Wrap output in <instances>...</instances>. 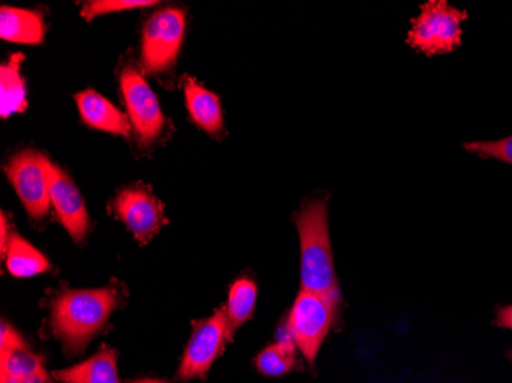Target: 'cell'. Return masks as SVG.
I'll return each mask as SVG.
<instances>
[{
	"label": "cell",
	"instance_id": "6da1fadb",
	"mask_svg": "<svg viewBox=\"0 0 512 383\" xmlns=\"http://www.w3.org/2000/svg\"><path fill=\"white\" fill-rule=\"evenodd\" d=\"M119 305L114 287L63 290L51 308V327L68 353L77 354L105 327Z\"/></svg>",
	"mask_w": 512,
	"mask_h": 383
},
{
	"label": "cell",
	"instance_id": "7a4b0ae2",
	"mask_svg": "<svg viewBox=\"0 0 512 383\" xmlns=\"http://www.w3.org/2000/svg\"><path fill=\"white\" fill-rule=\"evenodd\" d=\"M293 220L301 241V290L339 296L327 201L322 198L310 200Z\"/></svg>",
	"mask_w": 512,
	"mask_h": 383
},
{
	"label": "cell",
	"instance_id": "3957f363",
	"mask_svg": "<svg viewBox=\"0 0 512 383\" xmlns=\"http://www.w3.org/2000/svg\"><path fill=\"white\" fill-rule=\"evenodd\" d=\"M467 11L457 10L444 0L421 5V14L411 19L407 43L425 56L450 54L462 43V22Z\"/></svg>",
	"mask_w": 512,
	"mask_h": 383
},
{
	"label": "cell",
	"instance_id": "277c9868",
	"mask_svg": "<svg viewBox=\"0 0 512 383\" xmlns=\"http://www.w3.org/2000/svg\"><path fill=\"white\" fill-rule=\"evenodd\" d=\"M339 299V296L301 290L290 310L287 331L310 364L315 362L325 336L335 324Z\"/></svg>",
	"mask_w": 512,
	"mask_h": 383
},
{
	"label": "cell",
	"instance_id": "5b68a950",
	"mask_svg": "<svg viewBox=\"0 0 512 383\" xmlns=\"http://www.w3.org/2000/svg\"><path fill=\"white\" fill-rule=\"evenodd\" d=\"M184 30L186 17L180 8H165L149 17L142 40V65L146 73H166L174 68Z\"/></svg>",
	"mask_w": 512,
	"mask_h": 383
},
{
	"label": "cell",
	"instance_id": "8992f818",
	"mask_svg": "<svg viewBox=\"0 0 512 383\" xmlns=\"http://www.w3.org/2000/svg\"><path fill=\"white\" fill-rule=\"evenodd\" d=\"M48 158L36 151L13 155L5 171L17 197L34 220H42L50 210V175Z\"/></svg>",
	"mask_w": 512,
	"mask_h": 383
},
{
	"label": "cell",
	"instance_id": "52a82bcc",
	"mask_svg": "<svg viewBox=\"0 0 512 383\" xmlns=\"http://www.w3.org/2000/svg\"><path fill=\"white\" fill-rule=\"evenodd\" d=\"M232 333L234 330L230 327L224 308L215 311L211 318L195 322L188 347L181 359L178 377L181 380H191L194 377L206 376L232 338Z\"/></svg>",
	"mask_w": 512,
	"mask_h": 383
},
{
	"label": "cell",
	"instance_id": "ba28073f",
	"mask_svg": "<svg viewBox=\"0 0 512 383\" xmlns=\"http://www.w3.org/2000/svg\"><path fill=\"white\" fill-rule=\"evenodd\" d=\"M120 88L135 134L145 145L157 140L165 129L166 118L145 77L138 69L128 66L120 74Z\"/></svg>",
	"mask_w": 512,
	"mask_h": 383
},
{
	"label": "cell",
	"instance_id": "9c48e42d",
	"mask_svg": "<svg viewBox=\"0 0 512 383\" xmlns=\"http://www.w3.org/2000/svg\"><path fill=\"white\" fill-rule=\"evenodd\" d=\"M117 217L131 230L137 241L145 244L165 223V212L160 201L145 186L122 190L114 201Z\"/></svg>",
	"mask_w": 512,
	"mask_h": 383
},
{
	"label": "cell",
	"instance_id": "30bf717a",
	"mask_svg": "<svg viewBox=\"0 0 512 383\" xmlns=\"http://www.w3.org/2000/svg\"><path fill=\"white\" fill-rule=\"evenodd\" d=\"M50 175L51 206L56 210L62 226L68 230L74 241L85 238L89 229V215L79 189L68 174L56 164L48 161Z\"/></svg>",
	"mask_w": 512,
	"mask_h": 383
},
{
	"label": "cell",
	"instance_id": "8fae6325",
	"mask_svg": "<svg viewBox=\"0 0 512 383\" xmlns=\"http://www.w3.org/2000/svg\"><path fill=\"white\" fill-rule=\"evenodd\" d=\"M76 102L80 117L92 129L123 135V137H129L131 134L132 125L128 115L120 111L117 106L112 105L99 92L92 91V89L79 92L76 95Z\"/></svg>",
	"mask_w": 512,
	"mask_h": 383
},
{
	"label": "cell",
	"instance_id": "7c38bea8",
	"mask_svg": "<svg viewBox=\"0 0 512 383\" xmlns=\"http://www.w3.org/2000/svg\"><path fill=\"white\" fill-rule=\"evenodd\" d=\"M186 106L195 125L207 134L218 135L223 131V109L218 95L188 77L184 82Z\"/></svg>",
	"mask_w": 512,
	"mask_h": 383
},
{
	"label": "cell",
	"instance_id": "4fadbf2b",
	"mask_svg": "<svg viewBox=\"0 0 512 383\" xmlns=\"http://www.w3.org/2000/svg\"><path fill=\"white\" fill-rule=\"evenodd\" d=\"M62 383H120L117 373V353L111 347H102L88 361L54 373Z\"/></svg>",
	"mask_w": 512,
	"mask_h": 383
},
{
	"label": "cell",
	"instance_id": "5bb4252c",
	"mask_svg": "<svg viewBox=\"0 0 512 383\" xmlns=\"http://www.w3.org/2000/svg\"><path fill=\"white\" fill-rule=\"evenodd\" d=\"M0 37L8 42L39 45L45 39V22L42 14L22 8L2 7Z\"/></svg>",
	"mask_w": 512,
	"mask_h": 383
},
{
	"label": "cell",
	"instance_id": "9a60e30c",
	"mask_svg": "<svg viewBox=\"0 0 512 383\" xmlns=\"http://www.w3.org/2000/svg\"><path fill=\"white\" fill-rule=\"evenodd\" d=\"M22 54H14L7 63L0 66V114L11 117L27 109V85L20 74Z\"/></svg>",
	"mask_w": 512,
	"mask_h": 383
},
{
	"label": "cell",
	"instance_id": "2e32d148",
	"mask_svg": "<svg viewBox=\"0 0 512 383\" xmlns=\"http://www.w3.org/2000/svg\"><path fill=\"white\" fill-rule=\"evenodd\" d=\"M7 262V269L16 278H31L50 270V262L33 244L22 236L11 233L7 249L2 253Z\"/></svg>",
	"mask_w": 512,
	"mask_h": 383
},
{
	"label": "cell",
	"instance_id": "e0dca14e",
	"mask_svg": "<svg viewBox=\"0 0 512 383\" xmlns=\"http://www.w3.org/2000/svg\"><path fill=\"white\" fill-rule=\"evenodd\" d=\"M256 368L264 376H284L296 365V345L287 328L275 344L264 348L255 359Z\"/></svg>",
	"mask_w": 512,
	"mask_h": 383
},
{
	"label": "cell",
	"instance_id": "ac0fdd59",
	"mask_svg": "<svg viewBox=\"0 0 512 383\" xmlns=\"http://www.w3.org/2000/svg\"><path fill=\"white\" fill-rule=\"evenodd\" d=\"M256 298H258V287L252 279L243 276L232 284L229 290V299L224 308L232 330H237L253 315Z\"/></svg>",
	"mask_w": 512,
	"mask_h": 383
},
{
	"label": "cell",
	"instance_id": "d6986e66",
	"mask_svg": "<svg viewBox=\"0 0 512 383\" xmlns=\"http://www.w3.org/2000/svg\"><path fill=\"white\" fill-rule=\"evenodd\" d=\"M42 370H45L42 359L37 354L31 353L28 347L0 354V383L23 379Z\"/></svg>",
	"mask_w": 512,
	"mask_h": 383
},
{
	"label": "cell",
	"instance_id": "ffe728a7",
	"mask_svg": "<svg viewBox=\"0 0 512 383\" xmlns=\"http://www.w3.org/2000/svg\"><path fill=\"white\" fill-rule=\"evenodd\" d=\"M151 5H155L154 0H94L83 5L82 17L91 20L105 14L151 7Z\"/></svg>",
	"mask_w": 512,
	"mask_h": 383
},
{
	"label": "cell",
	"instance_id": "44dd1931",
	"mask_svg": "<svg viewBox=\"0 0 512 383\" xmlns=\"http://www.w3.org/2000/svg\"><path fill=\"white\" fill-rule=\"evenodd\" d=\"M463 149L483 158H494L512 166V135L494 141H470L463 143Z\"/></svg>",
	"mask_w": 512,
	"mask_h": 383
},
{
	"label": "cell",
	"instance_id": "7402d4cb",
	"mask_svg": "<svg viewBox=\"0 0 512 383\" xmlns=\"http://www.w3.org/2000/svg\"><path fill=\"white\" fill-rule=\"evenodd\" d=\"M27 347L22 336L11 327L7 322H2L0 328V354L11 353V351L19 350V348Z\"/></svg>",
	"mask_w": 512,
	"mask_h": 383
},
{
	"label": "cell",
	"instance_id": "603a6c76",
	"mask_svg": "<svg viewBox=\"0 0 512 383\" xmlns=\"http://www.w3.org/2000/svg\"><path fill=\"white\" fill-rule=\"evenodd\" d=\"M496 324L499 325V327L512 330V305L497 310Z\"/></svg>",
	"mask_w": 512,
	"mask_h": 383
},
{
	"label": "cell",
	"instance_id": "cb8c5ba5",
	"mask_svg": "<svg viewBox=\"0 0 512 383\" xmlns=\"http://www.w3.org/2000/svg\"><path fill=\"white\" fill-rule=\"evenodd\" d=\"M5 383H50V376L46 370H42L39 373L31 374V376L23 377V379L10 380Z\"/></svg>",
	"mask_w": 512,
	"mask_h": 383
},
{
	"label": "cell",
	"instance_id": "d4e9b609",
	"mask_svg": "<svg viewBox=\"0 0 512 383\" xmlns=\"http://www.w3.org/2000/svg\"><path fill=\"white\" fill-rule=\"evenodd\" d=\"M8 224H7V217H5V213H2V233H0V238H2V253L5 252V249H7L8 241H10V236H8L7 230H8Z\"/></svg>",
	"mask_w": 512,
	"mask_h": 383
},
{
	"label": "cell",
	"instance_id": "484cf974",
	"mask_svg": "<svg viewBox=\"0 0 512 383\" xmlns=\"http://www.w3.org/2000/svg\"><path fill=\"white\" fill-rule=\"evenodd\" d=\"M134 383H168V382H163V380H157V379H142V380H135Z\"/></svg>",
	"mask_w": 512,
	"mask_h": 383
},
{
	"label": "cell",
	"instance_id": "4316f807",
	"mask_svg": "<svg viewBox=\"0 0 512 383\" xmlns=\"http://www.w3.org/2000/svg\"><path fill=\"white\" fill-rule=\"evenodd\" d=\"M132 383H134V382H132Z\"/></svg>",
	"mask_w": 512,
	"mask_h": 383
}]
</instances>
